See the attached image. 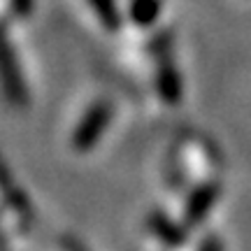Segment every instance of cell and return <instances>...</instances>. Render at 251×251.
<instances>
[{
    "mask_svg": "<svg viewBox=\"0 0 251 251\" xmlns=\"http://www.w3.org/2000/svg\"><path fill=\"white\" fill-rule=\"evenodd\" d=\"M147 226H149V230H151L163 244H168V247H181L188 237L186 226L181 228L177 221H172L170 216L158 212V209L147 216Z\"/></svg>",
    "mask_w": 251,
    "mask_h": 251,
    "instance_id": "6",
    "label": "cell"
},
{
    "mask_svg": "<svg viewBox=\"0 0 251 251\" xmlns=\"http://www.w3.org/2000/svg\"><path fill=\"white\" fill-rule=\"evenodd\" d=\"M112 114H114V107L109 105V100H98L93 102L86 114L81 117V121L77 124V128L72 130V137H70V144L72 149L77 151H91L96 144L100 142L102 133L107 130L109 121H112Z\"/></svg>",
    "mask_w": 251,
    "mask_h": 251,
    "instance_id": "2",
    "label": "cell"
},
{
    "mask_svg": "<svg viewBox=\"0 0 251 251\" xmlns=\"http://www.w3.org/2000/svg\"><path fill=\"white\" fill-rule=\"evenodd\" d=\"M161 17V0H130V21L140 28H151Z\"/></svg>",
    "mask_w": 251,
    "mask_h": 251,
    "instance_id": "7",
    "label": "cell"
},
{
    "mask_svg": "<svg viewBox=\"0 0 251 251\" xmlns=\"http://www.w3.org/2000/svg\"><path fill=\"white\" fill-rule=\"evenodd\" d=\"M89 5L105 30L114 33L121 28V9H119L117 0H89Z\"/></svg>",
    "mask_w": 251,
    "mask_h": 251,
    "instance_id": "8",
    "label": "cell"
},
{
    "mask_svg": "<svg viewBox=\"0 0 251 251\" xmlns=\"http://www.w3.org/2000/svg\"><path fill=\"white\" fill-rule=\"evenodd\" d=\"M0 93L12 107H26L30 98L21 72V63L7 35V28L2 24H0Z\"/></svg>",
    "mask_w": 251,
    "mask_h": 251,
    "instance_id": "1",
    "label": "cell"
},
{
    "mask_svg": "<svg viewBox=\"0 0 251 251\" xmlns=\"http://www.w3.org/2000/svg\"><path fill=\"white\" fill-rule=\"evenodd\" d=\"M209 149L207 144H200V142H193L188 140L184 142L177 149V156L175 161L179 165L177 175H181V179H191V177H198V179H209V172L214 170V161H209Z\"/></svg>",
    "mask_w": 251,
    "mask_h": 251,
    "instance_id": "5",
    "label": "cell"
},
{
    "mask_svg": "<svg viewBox=\"0 0 251 251\" xmlns=\"http://www.w3.org/2000/svg\"><path fill=\"white\" fill-rule=\"evenodd\" d=\"M168 47H170L168 40H163V45H158V51H156V63H158L156 65V91L165 105H177L181 100V77L175 68Z\"/></svg>",
    "mask_w": 251,
    "mask_h": 251,
    "instance_id": "4",
    "label": "cell"
},
{
    "mask_svg": "<svg viewBox=\"0 0 251 251\" xmlns=\"http://www.w3.org/2000/svg\"><path fill=\"white\" fill-rule=\"evenodd\" d=\"M219 196H221V186L214 179H202L188 193L186 205H184V226H186L188 230L200 226L209 216V212L214 209Z\"/></svg>",
    "mask_w": 251,
    "mask_h": 251,
    "instance_id": "3",
    "label": "cell"
}]
</instances>
